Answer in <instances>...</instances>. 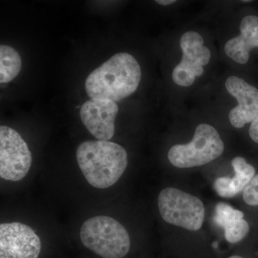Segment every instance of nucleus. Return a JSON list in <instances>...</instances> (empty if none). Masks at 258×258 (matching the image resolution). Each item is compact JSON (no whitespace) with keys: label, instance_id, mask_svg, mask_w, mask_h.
I'll use <instances>...</instances> for the list:
<instances>
[{"label":"nucleus","instance_id":"12","mask_svg":"<svg viewBox=\"0 0 258 258\" xmlns=\"http://www.w3.org/2000/svg\"><path fill=\"white\" fill-rule=\"evenodd\" d=\"M21 57L13 47L9 45L0 46V83L13 81L20 72Z\"/></svg>","mask_w":258,"mask_h":258},{"label":"nucleus","instance_id":"8","mask_svg":"<svg viewBox=\"0 0 258 258\" xmlns=\"http://www.w3.org/2000/svg\"><path fill=\"white\" fill-rule=\"evenodd\" d=\"M204 43L203 37L197 32H186L181 36L180 47L182 57L172 73L173 81L178 86H191L196 78L204 74L203 67L211 58V52Z\"/></svg>","mask_w":258,"mask_h":258},{"label":"nucleus","instance_id":"1","mask_svg":"<svg viewBox=\"0 0 258 258\" xmlns=\"http://www.w3.org/2000/svg\"><path fill=\"white\" fill-rule=\"evenodd\" d=\"M76 159L77 171L64 177V183L80 201L85 199L83 209L113 201V191L128 165L125 148L111 141H84L76 149Z\"/></svg>","mask_w":258,"mask_h":258},{"label":"nucleus","instance_id":"19","mask_svg":"<svg viewBox=\"0 0 258 258\" xmlns=\"http://www.w3.org/2000/svg\"><path fill=\"white\" fill-rule=\"evenodd\" d=\"M156 3L159 5H163V6H166V5L174 4L176 3V1L175 0H157Z\"/></svg>","mask_w":258,"mask_h":258},{"label":"nucleus","instance_id":"9","mask_svg":"<svg viewBox=\"0 0 258 258\" xmlns=\"http://www.w3.org/2000/svg\"><path fill=\"white\" fill-rule=\"evenodd\" d=\"M118 112L116 102L90 98L81 107L80 116L83 125L96 140L111 141L115 134Z\"/></svg>","mask_w":258,"mask_h":258},{"label":"nucleus","instance_id":"13","mask_svg":"<svg viewBox=\"0 0 258 258\" xmlns=\"http://www.w3.org/2000/svg\"><path fill=\"white\" fill-rule=\"evenodd\" d=\"M232 165L235 170V175L232 178L236 193L243 191L244 188L250 182L255 174V169L248 164L244 158L237 157L232 161Z\"/></svg>","mask_w":258,"mask_h":258},{"label":"nucleus","instance_id":"5","mask_svg":"<svg viewBox=\"0 0 258 258\" xmlns=\"http://www.w3.org/2000/svg\"><path fill=\"white\" fill-rule=\"evenodd\" d=\"M33 159L26 141L11 127L0 126L1 186H17L32 178Z\"/></svg>","mask_w":258,"mask_h":258},{"label":"nucleus","instance_id":"21","mask_svg":"<svg viewBox=\"0 0 258 258\" xmlns=\"http://www.w3.org/2000/svg\"><path fill=\"white\" fill-rule=\"evenodd\" d=\"M244 3H250L251 1H249V0H244Z\"/></svg>","mask_w":258,"mask_h":258},{"label":"nucleus","instance_id":"7","mask_svg":"<svg viewBox=\"0 0 258 258\" xmlns=\"http://www.w3.org/2000/svg\"><path fill=\"white\" fill-rule=\"evenodd\" d=\"M161 218L166 223L190 231L203 227L205 210L204 204L197 197L176 188L161 190L157 199Z\"/></svg>","mask_w":258,"mask_h":258},{"label":"nucleus","instance_id":"16","mask_svg":"<svg viewBox=\"0 0 258 258\" xmlns=\"http://www.w3.org/2000/svg\"><path fill=\"white\" fill-rule=\"evenodd\" d=\"M214 189L224 198H232L237 195L232 178L227 176L217 178L214 182Z\"/></svg>","mask_w":258,"mask_h":258},{"label":"nucleus","instance_id":"22","mask_svg":"<svg viewBox=\"0 0 258 258\" xmlns=\"http://www.w3.org/2000/svg\"><path fill=\"white\" fill-rule=\"evenodd\" d=\"M55 258H63V257H59V256H58V257H55ZM78 258H83V257H78Z\"/></svg>","mask_w":258,"mask_h":258},{"label":"nucleus","instance_id":"18","mask_svg":"<svg viewBox=\"0 0 258 258\" xmlns=\"http://www.w3.org/2000/svg\"><path fill=\"white\" fill-rule=\"evenodd\" d=\"M250 138L254 141L255 143L258 144V113L256 115L255 118L253 121L251 123L250 127L249 130Z\"/></svg>","mask_w":258,"mask_h":258},{"label":"nucleus","instance_id":"15","mask_svg":"<svg viewBox=\"0 0 258 258\" xmlns=\"http://www.w3.org/2000/svg\"><path fill=\"white\" fill-rule=\"evenodd\" d=\"M244 213L240 210H236L228 204L220 203L215 208L214 222L220 227H223L226 222L232 219H243Z\"/></svg>","mask_w":258,"mask_h":258},{"label":"nucleus","instance_id":"4","mask_svg":"<svg viewBox=\"0 0 258 258\" xmlns=\"http://www.w3.org/2000/svg\"><path fill=\"white\" fill-rule=\"evenodd\" d=\"M141 79L138 61L130 54L120 52L91 72L85 88L90 98L116 102L133 94Z\"/></svg>","mask_w":258,"mask_h":258},{"label":"nucleus","instance_id":"20","mask_svg":"<svg viewBox=\"0 0 258 258\" xmlns=\"http://www.w3.org/2000/svg\"><path fill=\"white\" fill-rule=\"evenodd\" d=\"M227 258H244L242 257V256L240 255V254H232V255L230 256Z\"/></svg>","mask_w":258,"mask_h":258},{"label":"nucleus","instance_id":"17","mask_svg":"<svg viewBox=\"0 0 258 258\" xmlns=\"http://www.w3.org/2000/svg\"><path fill=\"white\" fill-rule=\"evenodd\" d=\"M243 200L249 206H258V174L244 188Z\"/></svg>","mask_w":258,"mask_h":258},{"label":"nucleus","instance_id":"3","mask_svg":"<svg viewBox=\"0 0 258 258\" xmlns=\"http://www.w3.org/2000/svg\"><path fill=\"white\" fill-rule=\"evenodd\" d=\"M46 215L25 209L2 214L0 258L58 257L60 235Z\"/></svg>","mask_w":258,"mask_h":258},{"label":"nucleus","instance_id":"14","mask_svg":"<svg viewBox=\"0 0 258 258\" xmlns=\"http://www.w3.org/2000/svg\"><path fill=\"white\" fill-rule=\"evenodd\" d=\"M222 228L225 230L226 240L235 244L243 240L249 231L248 222L244 219H232L226 222Z\"/></svg>","mask_w":258,"mask_h":258},{"label":"nucleus","instance_id":"10","mask_svg":"<svg viewBox=\"0 0 258 258\" xmlns=\"http://www.w3.org/2000/svg\"><path fill=\"white\" fill-rule=\"evenodd\" d=\"M230 94L235 97L238 105L231 110L229 119L235 128H241L252 123L258 113V90L237 76H230L225 83Z\"/></svg>","mask_w":258,"mask_h":258},{"label":"nucleus","instance_id":"2","mask_svg":"<svg viewBox=\"0 0 258 258\" xmlns=\"http://www.w3.org/2000/svg\"><path fill=\"white\" fill-rule=\"evenodd\" d=\"M69 244L83 258H131L134 242L113 201L82 209L69 229Z\"/></svg>","mask_w":258,"mask_h":258},{"label":"nucleus","instance_id":"11","mask_svg":"<svg viewBox=\"0 0 258 258\" xmlns=\"http://www.w3.org/2000/svg\"><path fill=\"white\" fill-rule=\"evenodd\" d=\"M241 34L227 42L225 46L226 55L232 60L242 64L249 60V52L258 47V17L247 15L241 21Z\"/></svg>","mask_w":258,"mask_h":258},{"label":"nucleus","instance_id":"6","mask_svg":"<svg viewBox=\"0 0 258 258\" xmlns=\"http://www.w3.org/2000/svg\"><path fill=\"white\" fill-rule=\"evenodd\" d=\"M225 145L216 129L207 123L197 127L191 142L177 144L169 149L168 159L180 169L208 164L222 155Z\"/></svg>","mask_w":258,"mask_h":258}]
</instances>
